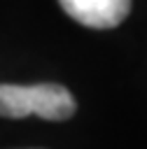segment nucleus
<instances>
[{
  "mask_svg": "<svg viewBox=\"0 0 147 149\" xmlns=\"http://www.w3.org/2000/svg\"><path fill=\"white\" fill-rule=\"evenodd\" d=\"M77 102L61 84H0V116L23 119L37 114L47 121H65L75 114Z\"/></svg>",
  "mask_w": 147,
  "mask_h": 149,
  "instance_id": "1",
  "label": "nucleus"
},
{
  "mask_svg": "<svg viewBox=\"0 0 147 149\" xmlns=\"http://www.w3.org/2000/svg\"><path fill=\"white\" fill-rule=\"evenodd\" d=\"M58 2L70 19L93 30L114 28L131 12V0H58Z\"/></svg>",
  "mask_w": 147,
  "mask_h": 149,
  "instance_id": "2",
  "label": "nucleus"
}]
</instances>
